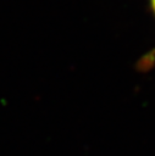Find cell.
<instances>
[{"mask_svg":"<svg viewBox=\"0 0 155 156\" xmlns=\"http://www.w3.org/2000/svg\"><path fill=\"white\" fill-rule=\"evenodd\" d=\"M150 6H151V10H153V13L155 15V0H150Z\"/></svg>","mask_w":155,"mask_h":156,"instance_id":"cell-1","label":"cell"}]
</instances>
